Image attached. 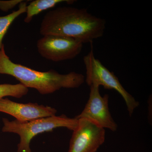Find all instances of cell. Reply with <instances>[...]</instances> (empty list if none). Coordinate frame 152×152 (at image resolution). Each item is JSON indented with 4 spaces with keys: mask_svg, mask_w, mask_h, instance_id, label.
Instances as JSON below:
<instances>
[{
    "mask_svg": "<svg viewBox=\"0 0 152 152\" xmlns=\"http://www.w3.org/2000/svg\"><path fill=\"white\" fill-rule=\"evenodd\" d=\"M106 21L86 8L60 7L49 11L41 22L40 33L43 36L56 35L74 38L82 43H93L103 36Z\"/></svg>",
    "mask_w": 152,
    "mask_h": 152,
    "instance_id": "cell-1",
    "label": "cell"
},
{
    "mask_svg": "<svg viewBox=\"0 0 152 152\" xmlns=\"http://www.w3.org/2000/svg\"><path fill=\"white\" fill-rule=\"evenodd\" d=\"M0 74L12 76L28 88L35 89L42 95L61 88H76L85 81L83 75L75 72L61 74L53 69L39 72L13 62L6 53L4 45L0 50Z\"/></svg>",
    "mask_w": 152,
    "mask_h": 152,
    "instance_id": "cell-2",
    "label": "cell"
},
{
    "mask_svg": "<svg viewBox=\"0 0 152 152\" xmlns=\"http://www.w3.org/2000/svg\"><path fill=\"white\" fill-rule=\"evenodd\" d=\"M3 132L12 133L20 136L17 152H31L30 143L36 136L44 132H50L58 128H66L73 131L77 126L78 120L69 118L64 115L41 118L26 122L16 120L2 119Z\"/></svg>",
    "mask_w": 152,
    "mask_h": 152,
    "instance_id": "cell-3",
    "label": "cell"
},
{
    "mask_svg": "<svg viewBox=\"0 0 152 152\" xmlns=\"http://www.w3.org/2000/svg\"><path fill=\"white\" fill-rule=\"evenodd\" d=\"M91 50L83 58L86 70V83L89 87L96 85L99 86H103L106 89L116 91L124 100L129 115L131 116L140 103L126 91L114 73L95 58L93 43H91Z\"/></svg>",
    "mask_w": 152,
    "mask_h": 152,
    "instance_id": "cell-4",
    "label": "cell"
},
{
    "mask_svg": "<svg viewBox=\"0 0 152 152\" xmlns=\"http://www.w3.org/2000/svg\"><path fill=\"white\" fill-rule=\"evenodd\" d=\"M38 53L41 56L54 62L72 59L80 53L81 42L73 38L56 35H47L37 42Z\"/></svg>",
    "mask_w": 152,
    "mask_h": 152,
    "instance_id": "cell-5",
    "label": "cell"
},
{
    "mask_svg": "<svg viewBox=\"0 0 152 152\" xmlns=\"http://www.w3.org/2000/svg\"><path fill=\"white\" fill-rule=\"evenodd\" d=\"M73 131L68 152H96L104 143L105 130L87 119H78Z\"/></svg>",
    "mask_w": 152,
    "mask_h": 152,
    "instance_id": "cell-6",
    "label": "cell"
},
{
    "mask_svg": "<svg viewBox=\"0 0 152 152\" xmlns=\"http://www.w3.org/2000/svg\"><path fill=\"white\" fill-rule=\"evenodd\" d=\"M99 86L93 85L90 86L89 97L84 109L75 118L87 119L104 129L115 132L118 126L110 113L109 108V95L101 96Z\"/></svg>",
    "mask_w": 152,
    "mask_h": 152,
    "instance_id": "cell-7",
    "label": "cell"
},
{
    "mask_svg": "<svg viewBox=\"0 0 152 152\" xmlns=\"http://www.w3.org/2000/svg\"><path fill=\"white\" fill-rule=\"evenodd\" d=\"M0 112L9 114L21 122L56 115L54 108L37 103H20L8 98L0 99Z\"/></svg>",
    "mask_w": 152,
    "mask_h": 152,
    "instance_id": "cell-8",
    "label": "cell"
},
{
    "mask_svg": "<svg viewBox=\"0 0 152 152\" xmlns=\"http://www.w3.org/2000/svg\"><path fill=\"white\" fill-rule=\"evenodd\" d=\"M75 1L72 0H35L32 1L26 7V16L24 22L28 23L32 20L33 17L48 9L54 7L60 3L66 2L72 4Z\"/></svg>",
    "mask_w": 152,
    "mask_h": 152,
    "instance_id": "cell-9",
    "label": "cell"
},
{
    "mask_svg": "<svg viewBox=\"0 0 152 152\" xmlns=\"http://www.w3.org/2000/svg\"><path fill=\"white\" fill-rule=\"evenodd\" d=\"M27 6V3L23 1L19 4L18 10L14 11L4 16H0V50L4 45L3 39L9 28L17 18L26 12Z\"/></svg>",
    "mask_w": 152,
    "mask_h": 152,
    "instance_id": "cell-10",
    "label": "cell"
},
{
    "mask_svg": "<svg viewBox=\"0 0 152 152\" xmlns=\"http://www.w3.org/2000/svg\"><path fill=\"white\" fill-rule=\"evenodd\" d=\"M28 91V88L20 83L15 85L0 84V99L7 96L21 98L27 94Z\"/></svg>",
    "mask_w": 152,
    "mask_h": 152,
    "instance_id": "cell-11",
    "label": "cell"
},
{
    "mask_svg": "<svg viewBox=\"0 0 152 152\" xmlns=\"http://www.w3.org/2000/svg\"><path fill=\"white\" fill-rule=\"evenodd\" d=\"M23 1L22 0H12V1H0V10L4 12L8 11L13 8L17 5L19 4Z\"/></svg>",
    "mask_w": 152,
    "mask_h": 152,
    "instance_id": "cell-12",
    "label": "cell"
}]
</instances>
